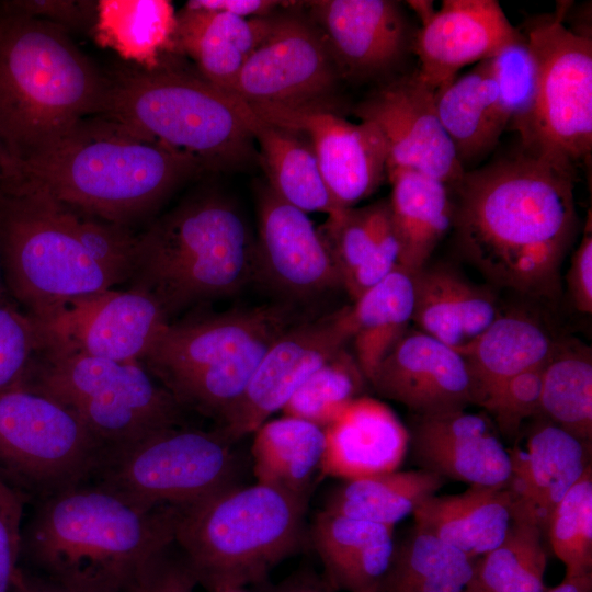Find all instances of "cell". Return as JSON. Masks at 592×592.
I'll return each mask as SVG.
<instances>
[{"label": "cell", "instance_id": "6da1fadb", "mask_svg": "<svg viewBox=\"0 0 592 592\" xmlns=\"http://www.w3.org/2000/svg\"><path fill=\"white\" fill-rule=\"evenodd\" d=\"M573 178L524 151L465 171L452 187L460 254L496 286L557 298L578 230Z\"/></svg>", "mask_w": 592, "mask_h": 592}, {"label": "cell", "instance_id": "7a4b0ae2", "mask_svg": "<svg viewBox=\"0 0 592 592\" xmlns=\"http://www.w3.org/2000/svg\"><path fill=\"white\" fill-rule=\"evenodd\" d=\"M205 170L194 157L107 116L86 117L18 160L0 186L41 192L129 227L152 214L185 180Z\"/></svg>", "mask_w": 592, "mask_h": 592}, {"label": "cell", "instance_id": "3957f363", "mask_svg": "<svg viewBox=\"0 0 592 592\" xmlns=\"http://www.w3.org/2000/svg\"><path fill=\"white\" fill-rule=\"evenodd\" d=\"M2 275L34 320L128 282L136 234L49 196L0 186Z\"/></svg>", "mask_w": 592, "mask_h": 592}, {"label": "cell", "instance_id": "277c9868", "mask_svg": "<svg viewBox=\"0 0 592 592\" xmlns=\"http://www.w3.org/2000/svg\"><path fill=\"white\" fill-rule=\"evenodd\" d=\"M177 508H139L87 480L36 501L21 556L60 584L123 592L174 543Z\"/></svg>", "mask_w": 592, "mask_h": 592}, {"label": "cell", "instance_id": "5b68a950", "mask_svg": "<svg viewBox=\"0 0 592 592\" xmlns=\"http://www.w3.org/2000/svg\"><path fill=\"white\" fill-rule=\"evenodd\" d=\"M109 78L62 27L0 4V144L18 160L101 114Z\"/></svg>", "mask_w": 592, "mask_h": 592}, {"label": "cell", "instance_id": "8992f818", "mask_svg": "<svg viewBox=\"0 0 592 592\" xmlns=\"http://www.w3.org/2000/svg\"><path fill=\"white\" fill-rule=\"evenodd\" d=\"M257 278L255 238L226 196H191L136 235L129 287L170 318Z\"/></svg>", "mask_w": 592, "mask_h": 592}, {"label": "cell", "instance_id": "52a82bcc", "mask_svg": "<svg viewBox=\"0 0 592 592\" xmlns=\"http://www.w3.org/2000/svg\"><path fill=\"white\" fill-rule=\"evenodd\" d=\"M307 500L271 486L234 485L178 509L174 543L209 592L261 582L304 537Z\"/></svg>", "mask_w": 592, "mask_h": 592}, {"label": "cell", "instance_id": "ba28073f", "mask_svg": "<svg viewBox=\"0 0 592 592\" xmlns=\"http://www.w3.org/2000/svg\"><path fill=\"white\" fill-rule=\"evenodd\" d=\"M101 115L197 159L205 169L236 170L259 162L240 99L181 67H136L109 79Z\"/></svg>", "mask_w": 592, "mask_h": 592}, {"label": "cell", "instance_id": "9c48e42d", "mask_svg": "<svg viewBox=\"0 0 592 592\" xmlns=\"http://www.w3.org/2000/svg\"><path fill=\"white\" fill-rule=\"evenodd\" d=\"M24 387L67 408L103 448L185 424V409L140 362L96 357L42 338Z\"/></svg>", "mask_w": 592, "mask_h": 592}, {"label": "cell", "instance_id": "30bf717a", "mask_svg": "<svg viewBox=\"0 0 592 592\" xmlns=\"http://www.w3.org/2000/svg\"><path fill=\"white\" fill-rule=\"evenodd\" d=\"M232 445L218 429L162 428L103 448L89 481L139 508H186L236 485Z\"/></svg>", "mask_w": 592, "mask_h": 592}, {"label": "cell", "instance_id": "8fae6325", "mask_svg": "<svg viewBox=\"0 0 592 592\" xmlns=\"http://www.w3.org/2000/svg\"><path fill=\"white\" fill-rule=\"evenodd\" d=\"M569 2L532 22L526 38L537 65L531 114L516 129L523 151L574 173L592 151V39L563 24Z\"/></svg>", "mask_w": 592, "mask_h": 592}, {"label": "cell", "instance_id": "7c38bea8", "mask_svg": "<svg viewBox=\"0 0 592 592\" xmlns=\"http://www.w3.org/2000/svg\"><path fill=\"white\" fill-rule=\"evenodd\" d=\"M102 445L67 408L25 387L0 392V478L36 501L89 480Z\"/></svg>", "mask_w": 592, "mask_h": 592}, {"label": "cell", "instance_id": "4fadbf2b", "mask_svg": "<svg viewBox=\"0 0 592 592\" xmlns=\"http://www.w3.org/2000/svg\"><path fill=\"white\" fill-rule=\"evenodd\" d=\"M301 3L276 13L241 68L231 93L247 104L337 112L341 77L320 30L297 10Z\"/></svg>", "mask_w": 592, "mask_h": 592}, {"label": "cell", "instance_id": "5bb4252c", "mask_svg": "<svg viewBox=\"0 0 592 592\" xmlns=\"http://www.w3.org/2000/svg\"><path fill=\"white\" fill-rule=\"evenodd\" d=\"M349 307L293 323L269 346L239 400L220 419L218 430L235 444L254 433L328 360L351 341Z\"/></svg>", "mask_w": 592, "mask_h": 592}, {"label": "cell", "instance_id": "9a60e30c", "mask_svg": "<svg viewBox=\"0 0 592 592\" xmlns=\"http://www.w3.org/2000/svg\"><path fill=\"white\" fill-rule=\"evenodd\" d=\"M435 92L414 69L380 84L354 112L383 134L388 147L387 173L411 169L452 189L465 169L439 119Z\"/></svg>", "mask_w": 592, "mask_h": 592}, {"label": "cell", "instance_id": "2e32d148", "mask_svg": "<svg viewBox=\"0 0 592 592\" xmlns=\"http://www.w3.org/2000/svg\"><path fill=\"white\" fill-rule=\"evenodd\" d=\"M249 106L263 119L308 139L322 178L341 208L355 207L387 178L388 147L373 123H352L337 112L320 109Z\"/></svg>", "mask_w": 592, "mask_h": 592}, {"label": "cell", "instance_id": "e0dca14e", "mask_svg": "<svg viewBox=\"0 0 592 592\" xmlns=\"http://www.w3.org/2000/svg\"><path fill=\"white\" fill-rule=\"evenodd\" d=\"M34 321L46 341L117 362H141L170 322L155 299L132 288L79 298Z\"/></svg>", "mask_w": 592, "mask_h": 592}, {"label": "cell", "instance_id": "ac0fdd59", "mask_svg": "<svg viewBox=\"0 0 592 592\" xmlns=\"http://www.w3.org/2000/svg\"><path fill=\"white\" fill-rule=\"evenodd\" d=\"M257 278L292 300H308L343 287L340 271L307 213L269 185L258 192Z\"/></svg>", "mask_w": 592, "mask_h": 592}, {"label": "cell", "instance_id": "d6986e66", "mask_svg": "<svg viewBox=\"0 0 592 592\" xmlns=\"http://www.w3.org/2000/svg\"><path fill=\"white\" fill-rule=\"evenodd\" d=\"M293 325L287 305L236 308L220 314H193L169 322L141 364L163 386L210 367L254 341Z\"/></svg>", "mask_w": 592, "mask_h": 592}, {"label": "cell", "instance_id": "ffe728a7", "mask_svg": "<svg viewBox=\"0 0 592 592\" xmlns=\"http://www.w3.org/2000/svg\"><path fill=\"white\" fill-rule=\"evenodd\" d=\"M304 4L323 35L341 79L383 77L412 50L417 31L398 1L316 0Z\"/></svg>", "mask_w": 592, "mask_h": 592}, {"label": "cell", "instance_id": "44dd1931", "mask_svg": "<svg viewBox=\"0 0 592 592\" xmlns=\"http://www.w3.org/2000/svg\"><path fill=\"white\" fill-rule=\"evenodd\" d=\"M368 383L377 394L406 406L414 415L465 410L474 403L463 355L420 330L405 332Z\"/></svg>", "mask_w": 592, "mask_h": 592}, {"label": "cell", "instance_id": "7402d4cb", "mask_svg": "<svg viewBox=\"0 0 592 592\" xmlns=\"http://www.w3.org/2000/svg\"><path fill=\"white\" fill-rule=\"evenodd\" d=\"M521 35L496 0H444L415 32L412 50L420 77L437 91Z\"/></svg>", "mask_w": 592, "mask_h": 592}, {"label": "cell", "instance_id": "603a6c76", "mask_svg": "<svg viewBox=\"0 0 592 592\" xmlns=\"http://www.w3.org/2000/svg\"><path fill=\"white\" fill-rule=\"evenodd\" d=\"M409 447L420 468L444 479L481 487H505L508 448L485 414L454 410L414 415Z\"/></svg>", "mask_w": 592, "mask_h": 592}, {"label": "cell", "instance_id": "cb8c5ba5", "mask_svg": "<svg viewBox=\"0 0 592 592\" xmlns=\"http://www.w3.org/2000/svg\"><path fill=\"white\" fill-rule=\"evenodd\" d=\"M524 446L509 449L511 475L506 483L513 521L526 522L546 535L550 516L569 489L591 465L588 445L538 415Z\"/></svg>", "mask_w": 592, "mask_h": 592}, {"label": "cell", "instance_id": "d4e9b609", "mask_svg": "<svg viewBox=\"0 0 592 592\" xmlns=\"http://www.w3.org/2000/svg\"><path fill=\"white\" fill-rule=\"evenodd\" d=\"M319 477L342 480L398 470L409 448V430L384 402L360 396L325 429Z\"/></svg>", "mask_w": 592, "mask_h": 592}, {"label": "cell", "instance_id": "484cf974", "mask_svg": "<svg viewBox=\"0 0 592 592\" xmlns=\"http://www.w3.org/2000/svg\"><path fill=\"white\" fill-rule=\"evenodd\" d=\"M412 321L420 331L460 351L501 315L492 289L476 284L447 263L429 262L411 274Z\"/></svg>", "mask_w": 592, "mask_h": 592}, {"label": "cell", "instance_id": "4316f807", "mask_svg": "<svg viewBox=\"0 0 592 592\" xmlns=\"http://www.w3.org/2000/svg\"><path fill=\"white\" fill-rule=\"evenodd\" d=\"M310 539L333 590L380 591L396 548L392 526L321 510Z\"/></svg>", "mask_w": 592, "mask_h": 592}, {"label": "cell", "instance_id": "83f0119b", "mask_svg": "<svg viewBox=\"0 0 592 592\" xmlns=\"http://www.w3.org/2000/svg\"><path fill=\"white\" fill-rule=\"evenodd\" d=\"M276 13L244 19L184 5L177 12L179 53L191 58L202 78L231 93L244 62L272 31Z\"/></svg>", "mask_w": 592, "mask_h": 592}, {"label": "cell", "instance_id": "f1b7e54d", "mask_svg": "<svg viewBox=\"0 0 592 592\" xmlns=\"http://www.w3.org/2000/svg\"><path fill=\"white\" fill-rule=\"evenodd\" d=\"M413 516L415 528L475 561L503 542L513 522V506L506 486H469L462 493L425 499Z\"/></svg>", "mask_w": 592, "mask_h": 592}, {"label": "cell", "instance_id": "f546056e", "mask_svg": "<svg viewBox=\"0 0 592 592\" xmlns=\"http://www.w3.org/2000/svg\"><path fill=\"white\" fill-rule=\"evenodd\" d=\"M240 112L250 130L269 186L284 202L305 212L334 216L343 210L331 195L308 139L272 124L240 99Z\"/></svg>", "mask_w": 592, "mask_h": 592}, {"label": "cell", "instance_id": "4dcf8cb0", "mask_svg": "<svg viewBox=\"0 0 592 592\" xmlns=\"http://www.w3.org/2000/svg\"><path fill=\"white\" fill-rule=\"evenodd\" d=\"M96 44L153 71L177 60V12L169 0H99L91 32Z\"/></svg>", "mask_w": 592, "mask_h": 592}, {"label": "cell", "instance_id": "1f68e13d", "mask_svg": "<svg viewBox=\"0 0 592 592\" xmlns=\"http://www.w3.org/2000/svg\"><path fill=\"white\" fill-rule=\"evenodd\" d=\"M556 343L531 316L519 311L501 314L458 351L471 377L474 403L481 406L508 379L546 364Z\"/></svg>", "mask_w": 592, "mask_h": 592}, {"label": "cell", "instance_id": "d6a6232c", "mask_svg": "<svg viewBox=\"0 0 592 592\" xmlns=\"http://www.w3.org/2000/svg\"><path fill=\"white\" fill-rule=\"evenodd\" d=\"M390 217L399 244V264L409 273L423 267L453 227L454 200L443 182L411 169L388 171Z\"/></svg>", "mask_w": 592, "mask_h": 592}, {"label": "cell", "instance_id": "836d02e7", "mask_svg": "<svg viewBox=\"0 0 592 592\" xmlns=\"http://www.w3.org/2000/svg\"><path fill=\"white\" fill-rule=\"evenodd\" d=\"M435 106L463 166L487 156L509 127L489 58L440 88Z\"/></svg>", "mask_w": 592, "mask_h": 592}, {"label": "cell", "instance_id": "e575fe53", "mask_svg": "<svg viewBox=\"0 0 592 592\" xmlns=\"http://www.w3.org/2000/svg\"><path fill=\"white\" fill-rule=\"evenodd\" d=\"M325 445L323 429L311 422L288 415L265 421L251 445L257 482L308 500Z\"/></svg>", "mask_w": 592, "mask_h": 592}, {"label": "cell", "instance_id": "d590c367", "mask_svg": "<svg viewBox=\"0 0 592 592\" xmlns=\"http://www.w3.org/2000/svg\"><path fill=\"white\" fill-rule=\"evenodd\" d=\"M413 304L411 273L397 265L349 307L354 356L367 383L382 360L408 330Z\"/></svg>", "mask_w": 592, "mask_h": 592}, {"label": "cell", "instance_id": "8d00e7d4", "mask_svg": "<svg viewBox=\"0 0 592 592\" xmlns=\"http://www.w3.org/2000/svg\"><path fill=\"white\" fill-rule=\"evenodd\" d=\"M445 481L422 468L343 480L327 496L322 510L395 527Z\"/></svg>", "mask_w": 592, "mask_h": 592}, {"label": "cell", "instance_id": "74e56055", "mask_svg": "<svg viewBox=\"0 0 592 592\" xmlns=\"http://www.w3.org/2000/svg\"><path fill=\"white\" fill-rule=\"evenodd\" d=\"M540 415L591 445L592 353L584 343L557 341L543 373Z\"/></svg>", "mask_w": 592, "mask_h": 592}, {"label": "cell", "instance_id": "f35d334b", "mask_svg": "<svg viewBox=\"0 0 592 592\" xmlns=\"http://www.w3.org/2000/svg\"><path fill=\"white\" fill-rule=\"evenodd\" d=\"M474 560L413 527L400 544L379 592H464Z\"/></svg>", "mask_w": 592, "mask_h": 592}, {"label": "cell", "instance_id": "ab89813d", "mask_svg": "<svg viewBox=\"0 0 592 592\" xmlns=\"http://www.w3.org/2000/svg\"><path fill=\"white\" fill-rule=\"evenodd\" d=\"M543 537L535 525L513 521L503 542L474 561L464 592H546Z\"/></svg>", "mask_w": 592, "mask_h": 592}, {"label": "cell", "instance_id": "60d3db41", "mask_svg": "<svg viewBox=\"0 0 592 592\" xmlns=\"http://www.w3.org/2000/svg\"><path fill=\"white\" fill-rule=\"evenodd\" d=\"M281 333L263 337L224 362L182 377L166 388L185 410L220 421L242 396L266 350Z\"/></svg>", "mask_w": 592, "mask_h": 592}, {"label": "cell", "instance_id": "b9f144b4", "mask_svg": "<svg viewBox=\"0 0 592 592\" xmlns=\"http://www.w3.org/2000/svg\"><path fill=\"white\" fill-rule=\"evenodd\" d=\"M365 383L355 356L344 348L311 374L281 411L325 429L360 397Z\"/></svg>", "mask_w": 592, "mask_h": 592}, {"label": "cell", "instance_id": "7bdbcfd3", "mask_svg": "<svg viewBox=\"0 0 592 592\" xmlns=\"http://www.w3.org/2000/svg\"><path fill=\"white\" fill-rule=\"evenodd\" d=\"M546 535L568 578L592 574V466L554 510Z\"/></svg>", "mask_w": 592, "mask_h": 592}, {"label": "cell", "instance_id": "ee69618b", "mask_svg": "<svg viewBox=\"0 0 592 592\" xmlns=\"http://www.w3.org/2000/svg\"><path fill=\"white\" fill-rule=\"evenodd\" d=\"M489 60L509 127L516 130L531 114L537 90V65L525 34Z\"/></svg>", "mask_w": 592, "mask_h": 592}, {"label": "cell", "instance_id": "f6af8a7d", "mask_svg": "<svg viewBox=\"0 0 592 592\" xmlns=\"http://www.w3.org/2000/svg\"><path fill=\"white\" fill-rule=\"evenodd\" d=\"M375 203L345 208L318 227L342 276L343 287L369 254L375 241Z\"/></svg>", "mask_w": 592, "mask_h": 592}, {"label": "cell", "instance_id": "bcb514c9", "mask_svg": "<svg viewBox=\"0 0 592 592\" xmlns=\"http://www.w3.org/2000/svg\"><path fill=\"white\" fill-rule=\"evenodd\" d=\"M39 343L34 319L0 297V392L24 387Z\"/></svg>", "mask_w": 592, "mask_h": 592}, {"label": "cell", "instance_id": "7dc6e473", "mask_svg": "<svg viewBox=\"0 0 592 592\" xmlns=\"http://www.w3.org/2000/svg\"><path fill=\"white\" fill-rule=\"evenodd\" d=\"M545 365L527 369L508 379L481 405L503 436L516 437L524 420L540 415Z\"/></svg>", "mask_w": 592, "mask_h": 592}, {"label": "cell", "instance_id": "c3c4849f", "mask_svg": "<svg viewBox=\"0 0 592 592\" xmlns=\"http://www.w3.org/2000/svg\"><path fill=\"white\" fill-rule=\"evenodd\" d=\"M374 246L344 287L353 300L383 281L399 264L400 244L392 226L388 201L375 203Z\"/></svg>", "mask_w": 592, "mask_h": 592}, {"label": "cell", "instance_id": "681fc988", "mask_svg": "<svg viewBox=\"0 0 592 592\" xmlns=\"http://www.w3.org/2000/svg\"><path fill=\"white\" fill-rule=\"evenodd\" d=\"M27 497L0 478V592H9L21 558L22 515Z\"/></svg>", "mask_w": 592, "mask_h": 592}, {"label": "cell", "instance_id": "f907efd6", "mask_svg": "<svg viewBox=\"0 0 592 592\" xmlns=\"http://www.w3.org/2000/svg\"><path fill=\"white\" fill-rule=\"evenodd\" d=\"M98 1L91 0H9L0 1L8 11L56 24L68 33L92 32Z\"/></svg>", "mask_w": 592, "mask_h": 592}, {"label": "cell", "instance_id": "816d5d0a", "mask_svg": "<svg viewBox=\"0 0 592 592\" xmlns=\"http://www.w3.org/2000/svg\"><path fill=\"white\" fill-rule=\"evenodd\" d=\"M174 543L152 558L123 592H194L197 580Z\"/></svg>", "mask_w": 592, "mask_h": 592}, {"label": "cell", "instance_id": "f5cc1de1", "mask_svg": "<svg viewBox=\"0 0 592 592\" xmlns=\"http://www.w3.org/2000/svg\"><path fill=\"white\" fill-rule=\"evenodd\" d=\"M567 288L574 308L582 314L592 312V229L589 212L580 244L571 257L566 275Z\"/></svg>", "mask_w": 592, "mask_h": 592}, {"label": "cell", "instance_id": "db71d44e", "mask_svg": "<svg viewBox=\"0 0 592 592\" xmlns=\"http://www.w3.org/2000/svg\"><path fill=\"white\" fill-rule=\"evenodd\" d=\"M296 4L297 1L276 0H190L185 3L191 8L226 12L244 19L272 15Z\"/></svg>", "mask_w": 592, "mask_h": 592}, {"label": "cell", "instance_id": "11a10c76", "mask_svg": "<svg viewBox=\"0 0 592 592\" xmlns=\"http://www.w3.org/2000/svg\"><path fill=\"white\" fill-rule=\"evenodd\" d=\"M9 592H119L111 590H87L69 587L44 579H36L18 568Z\"/></svg>", "mask_w": 592, "mask_h": 592}, {"label": "cell", "instance_id": "9f6ffc18", "mask_svg": "<svg viewBox=\"0 0 592 592\" xmlns=\"http://www.w3.org/2000/svg\"><path fill=\"white\" fill-rule=\"evenodd\" d=\"M276 592H337L325 580L301 576L288 579Z\"/></svg>", "mask_w": 592, "mask_h": 592}, {"label": "cell", "instance_id": "6f0895ef", "mask_svg": "<svg viewBox=\"0 0 592 592\" xmlns=\"http://www.w3.org/2000/svg\"><path fill=\"white\" fill-rule=\"evenodd\" d=\"M592 574L568 578L565 577L561 583L550 589L548 592H591Z\"/></svg>", "mask_w": 592, "mask_h": 592}, {"label": "cell", "instance_id": "680465c9", "mask_svg": "<svg viewBox=\"0 0 592 592\" xmlns=\"http://www.w3.org/2000/svg\"><path fill=\"white\" fill-rule=\"evenodd\" d=\"M409 5L415 11L422 24L435 12L432 1H409Z\"/></svg>", "mask_w": 592, "mask_h": 592}, {"label": "cell", "instance_id": "91938a15", "mask_svg": "<svg viewBox=\"0 0 592 592\" xmlns=\"http://www.w3.org/2000/svg\"><path fill=\"white\" fill-rule=\"evenodd\" d=\"M5 152L0 144V185L4 179L5 173Z\"/></svg>", "mask_w": 592, "mask_h": 592}, {"label": "cell", "instance_id": "94428289", "mask_svg": "<svg viewBox=\"0 0 592 592\" xmlns=\"http://www.w3.org/2000/svg\"><path fill=\"white\" fill-rule=\"evenodd\" d=\"M2 269H1V238H0V297H3V285H2Z\"/></svg>", "mask_w": 592, "mask_h": 592}, {"label": "cell", "instance_id": "6125c7cd", "mask_svg": "<svg viewBox=\"0 0 592 592\" xmlns=\"http://www.w3.org/2000/svg\"><path fill=\"white\" fill-rule=\"evenodd\" d=\"M216 592H247V591H244L242 588H229V589H224Z\"/></svg>", "mask_w": 592, "mask_h": 592}]
</instances>
